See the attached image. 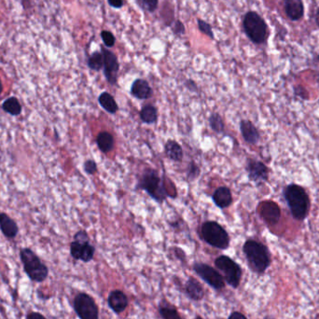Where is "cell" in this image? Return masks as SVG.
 Listing matches in <instances>:
<instances>
[{
	"label": "cell",
	"mask_w": 319,
	"mask_h": 319,
	"mask_svg": "<svg viewBox=\"0 0 319 319\" xmlns=\"http://www.w3.org/2000/svg\"><path fill=\"white\" fill-rule=\"evenodd\" d=\"M245 170L250 181L258 186L269 179V169L262 162L255 159H248L246 162Z\"/></svg>",
	"instance_id": "obj_11"
},
{
	"label": "cell",
	"mask_w": 319,
	"mask_h": 319,
	"mask_svg": "<svg viewBox=\"0 0 319 319\" xmlns=\"http://www.w3.org/2000/svg\"><path fill=\"white\" fill-rule=\"evenodd\" d=\"M96 143L98 149L101 150L103 153L110 152L114 148V139L111 134L107 132H101L97 135Z\"/></svg>",
	"instance_id": "obj_22"
},
{
	"label": "cell",
	"mask_w": 319,
	"mask_h": 319,
	"mask_svg": "<svg viewBox=\"0 0 319 319\" xmlns=\"http://www.w3.org/2000/svg\"><path fill=\"white\" fill-rule=\"evenodd\" d=\"M84 171L88 175H94L97 171V165L94 160H87L84 163Z\"/></svg>",
	"instance_id": "obj_32"
},
{
	"label": "cell",
	"mask_w": 319,
	"mask_h": 319,
	"mask_svg": "<svg viewBox=\"0 0 319 319\" xmlns=\"http://www.w3.org/2000/svg\"><path fill=\"white\" fill-rule=\"evenodd\" d=\"M284 198L293 218L303 221L308 216L310 199L305 189L297 184H289L284 190Z\"/></svg>",
	"instance_id": "obj_1"
},
{
	"label": "cell",
	"mask_w": 319,
	"mask_h": 319,
	"mask_svg": "<svg viewBox=\"0 0 319 319\" xmlns=\"http://www.w3.org/2000/svg\"><path fill=\"white\" fill-rule=\"evenodd\" d=\"M88 66L94 71H100L104 66V56L100 52H96L88 59Z\"/></svg>",
	"instance_id": "obj_25"
},
{
	"label": "cell",
	"mask_w": 319,
	"mask_h": 319,
	"mask_svg": "<svg viewBox=\"0 0 319 319\" xmlns=\"http://www.w3.org/2000/svg\"><path fill=\"white\" fill-rule=\"evenodd\" d=\"M209 125L212 128L213 131L216 133H223L225 125H224L223 120L221 116L218 113H213L209 117Z\"/></svg>",
	"instance_id": "obj_26"
},
{
	"label": "cell",
	"mask_w": 319,
	"mask_h": 319,
	"mask_svg": "<svg viewBox=\"0 0 319 319\" xmlns=\"http://www.w3.org/2000/svg\"><path fill=\"white\" fill-rule=\"evenodd\" d=\"M131 95L139 100H147L153 95V90L147 80L138 79L131 86Z\"/></svg>",
	"instance_id": "obj_14"
},
{
	"label": "cell",
	"mask_w": 319,
	"mask_h": 319,
	"mask_svg": "<svg viewBox=\"0 0 319 319\" xmlns=\"http://www.w3.org/2000/svg\"><path fill=\"white\" fill-rule=\"evenodd\" d=\"M259 213L266 223L270 225L277 224L281 218V210L277 202L265 201L260 203Z\"/></svg>",
	"instance_id": "obj_12"
},
{
	"label": "cell",
	"mask_w": 319,
	"mask_h": 319,
	"mask_svg": "<svg viewBox=\"0 0 319 319\" xmlns=\"http://www.w3.org/2000/svg\"><path fill=\"white\" fill-rule=\"evenodd\" d=\"M138 187L147 192L156 202H164L168 195L165 184L161 179L159 174L153 169L145 171L143 176H141L139 180Z\"/></svg>",
	"instance_id": "obj_4"
},
{
	"label": "cell",
	"mask_w": 319,
	"mask_h": 319,
	"mask_svg": "<svg viewBox=\"0 0 319 319\" xmlns=\"http://www.w3.org/2000/svg\"><path fill=\"white\" fill-rule=\"evenodd\" d=\"M315 21H316V25L319 27V9L318 11H316V14H315Z\"/></svg>",
	"instance_id": "obj_40"
},
{
	"label": "cell",
	"mask_w": 319,
	"mask_h": 319,
	"mask_svg": "<svg viewBox=\"0 0 319 319\" xmlns=\"http://www.w3.org/2000/svg\"><path fill=\"white\" fill-rule=\"evenodd\" d=\"M318 59H319V55H318Z\"/></svg>",
	"instance_id": "obj_44"
},
{
	"label": "cell",
	"mask_w": 319,
	"mask_h": 319,
	"mask_svg": "<svg viewBox=\"0 0 319 319\" xmlns=\"http://www.w3.org/2000/svg\"><path fill=\"white\" fill-rule=\"evenodd\" d=\"M102 53L104 56V74L107 82L110 85H115L117 83L118 72L120 70V64L115 53L107 49L101 47Z\"/></svg>",
	"instance_id": "obj_10"
},
{
	"label": "cell",
	"mask_w": 319,
	"mask_h": 319,
	"mask_svg": "<svg viewBox=\"0 0 319 319\" xmlns=\"http://www.w3.org/2000/svg\"><path fill=\"white\" fill-rule=\"evenodd\" d=\"M140 119L144 123H147V124L156 123L158 119L157 108L152 105H146L143 106L140 111Z\"/></svg>",
	"instance_id": "obj_24"
},
{
	"label": "cell",
	"mask_w": 319,
	"mask_h": 319,
	"mask_svg": "<svg viewBox=\"0 0 319 319\" xmlns=\"http://www.w3.org/2000/svg\"><path fill=\"white\" fill-rule=\"evenodd\" d=\"M213 202L220 209L229 208L233 202V195L228 187H219L213 193Z\"/></svg>",
	"instance_id": "obj_16"
},
{
	"label": "cell",
	"mask_w": 319,
	"mask_h": 319,
	"mask_svg": "<svg viewBox=\"0 0 319 319\" xmlns=\"http://www.w3.org/2000/svg\"><path fill=\"white\" fill-rule=\"evenodd\" d=\"M139 8L147 12H154L158 9L159 0H136Z\"/></svg>",
	"instance_id": "obj_28"
},
{
	"label": "cell",
	"mask_w": 319,
	"mask_h": 319,
	"mask_svg": "<svg viewBox=\"0 0 319 319\" xmlns=\"http://www.w3.org/2000/svg\"><path fill=\"white\" fill-rule=\"evenodd\" d=\"M186 292L190 298L194 301H200L203 298V289L202 285L196 279L191 277L186 283Z\"/></svg>",
	"instance_id": "obj_20"
},
{
	"label": "cell",
	"mask_w": 319,
	"mask_h": 319,
	"mask_svg": "<svg viewBox=\"0 0 319 319\" xmlns=\"http://www.w3.org/2000/svg\"><path fill=\"white\" fill-rule=\"evenodd\" d=\"M285 10L287 16L292 21H298L303 15V4L302 0H285Z\"/></svg>",
	"instance_id": "obj_18"
},
{
	"label": "cell",
	"mask_w": 319,
	"mask_h": 319,
	"mask_svg": "<svg viewBox=\"0 0 319 319\" xmlns=\"http://www.w3.org/2000/svg\"><path fill=\"white\" fill-rule=\"evenodd\" d=\"M109 6L115 9H121L123 6V0H107Z\"/></svg>",
	"instance_id": "obj_36"
},
{
	"label": "cell",
	"mask_w": 319,
	"mask_h": 319,
	"mask_svg": "<svg viewBox=\"0 0 319 319\" xmlns=\"http://www.w3.org/2000/svg\"><path fill=\"white\" fill-rule=\"evenodd\" d=\"M107 303H108L109 307L116 314H121L125 309L127 308L128 299L123 291L113 290L107 298Z\"/></svg>",
	"instance_id": "obj_15"
},
{
	"label": "cell",
	"mask_w": 319,
	"mask_h": 319,
	"mask_svg": "<svg viewBox=\"0 0 319 319\" xmlns=\"http://www.w3.org/2000/svg\"><path fill=\"white\" fill-rule=\"evenodd\" d=\"M197 275L215 289L220 290L225 286L224 278L217 270L204 263H195L193 266Z\"/></svg>",
	"instance_id": "obj_9"
},
{
	"label": "cell",
	"mask_w": 319,
	"mask_h": 319,
	"mask_svg": "<svg viewBox=\"0 0 319 319\" xmlns=\"http://www.w3.org/2000/svg\"><path fill=\"white\" fill-rule=\"evenodd\" d=\"M27 319H47L43 314L37 312H31L27 314Z\"/></svg>",
	"instance_id": "obj_37"
},
{
	"label": "cell",
	"mask_w": 319,
	"mask_h": 319,
	"mask_svg": "<svg viewBox=\"0 0 319 319\" xmlns=\"http://www.w3.org/2000/svg\"><path fill=\"white\" fill-rule=\"evenodd\" d=\"M160 314L163 319H181L180 315L176 309L171 306H161L159 309Z\"/></svg>",
	"instance_id": "obj_29"
},
{
	"label": "cell",
	"mask_w": 319,
	"mask_h": 319,
	"mask_svg": "<svg viewBox=\"0 0 319 319\" xmlns=\"http://www.w3.org/2000/svg\"><path fill=\"white\" fill-rule=\"evenodd\" d=\"M172 29H173V32L175 33L176 36H181V35L185 34V27L182 24V21H179V20L174 22Z\"/></svg>",
	"instance_id": "obj_33"
},
{
	"label": "cell",
	"mask_w": 319,
	"mask_h": 319,
	"mask_svg": "<svg viewBox=\"0 0 319 319\" xmlns=\"http://www.w3.org/2000/svg\"><path fill=\"white\" fill-rule=\"evenodd\" d=\"M215 265L222 272L224 280L228 285L234 288L239 286L242 270L234 260H232L228 256H219L215 261Z\"/></svg>",
	"instance_id": "obj_7"
},
{
	"label": "cell",
	"mask_w": 319,
	"mask_h": 319,
	"mask_svg": "<svg viewBox=\"0 0 319 319\" xmlns=\"http://www.w3.org/2000/svg\"><path fill=\"white\" fill-rule=\"evenodd\" d=\"M185 85H186L187 88H188L189 90H192V92H195V90H197L196 84H195L192 80H187Z\"/></svg>",
	"instance_id": "obj_38"
},
{
	"label": "cell",
	"mask_w": 319,
	"mask_h": 319,
	"mask_svg": "<svg viewBox=\"0 0 319 319\" xmlns=\"http://www.w3.org/2000/svg\"><path fill=\"white\" fill-rule=\"evenodd\" d=\"M102 40L104 44L106 45L107 48H111L115 45L116 38L114 37V35L110 31L107 30H103L101 32Z\"/></svg>",
	"instance_id": "obj_30"
},
{
	"label": "cell",
	"mask_w": 319,
	"mask_h": 319,
	"mask_svg": "<svg viewBox=\"0 0 319 319\" xmlns=\"http://www.w3.org/2000/svg\"><path fill=\"white\" fill-rule=\"evenodd\" d=\"M20 259L27 277L34 282L41 283L47 278L49 269L31 248L20 250Z\"/></svg>",
	"instance_id": "obj_3"
},
{
	"label": "cell",
	"mask_w": 319,
	"mask_h": 319,
	"mask_svg": "<svg viewBox=\"0 0 319 319\" xmlns=\"http://www.w3.org/2000/svg\"><path fill=\"white\" fill-rule=\"evenodd\" d=\"M243 27L246 36L256 44L264 42L267 38V25L255 11H248L243 21Z\"/></svg>",
	"instance_id": "obj_6"
},
{
	"label": "cell",
	"mask_w": 319,
	"mask_h": 319,
	"mask_svg": "<svg viewBox=\"0 0 319 319\" xmlns=\"http://www.w3.org/2000/svg\"><path fill=\"white\" fill-rule=\"evenodd\" d=\"M166 156L175 162H180L183 159V149L180 145L175 140H168L165 145Z\"/></svg>",
	"instance_id": "obj_19"
},
{
	"label": "cell",
	"mask_w": 319,
	"mask_h": 319,
	"mask_svg": "<svg viewBox=\"0 0 319 319\" xmlns=\"http://www.w3.org/2000/svg\"><path fill=\"white\" fill-rule=\"evenodd\" d=\"M202 239L208 245L218 249H227L230 245V236L226 230L216 221H207L201 229Z\"/></svg>",
	"instance_id": "obj_5"
},
{
	"label": "cell",
	"mask_w": 319,
	"mask_h": 319,
	"mask_svg": "<svg viewBox=\"0 0 319 319\" xmlns=\"http://www.w3.org/2000/svg\"><path fill=\"white\" fill-rule=\"evenodd\" d=\"M95 246L90 245V243H85L81 247V252H80V261L83 262H89L93 260L94 256H95Z\"/></svg>",
	"instance_id": "obj_27"
},
{
	"label": "cell",
	"mask_w": 319,
	"mask_h": 319,
	"mask_svg": "<svg viewBox=\"0 0 319 319\" xmlns=\"http://www.w3.org/2000/svg\"><path fill=\"white\" fill-rule=\"evenodd\" d=\"M74 309L80 319H98V307L95 300L86 293H80L74 300Z\"/></svg>",
	"instance_id": "obj_8"
},
{
	"label": "cell",
	"mask_w": 319,
	"mask_h": 319,
	"mask_svg": "<svg viewBox=\"0 0 319 319\" xmlns=\"http://www.w3.org/2000/svg\"><path fill=\"white\" fill-rule=\"evenodd\" d=\"M0 230L4 236L9 239L15 238L19 232V228L14 219L5 213H0Z\"/></svg>",
	"instance_id": "obj_17"
},
{
	"label": "cell",
	"mask_w": 319,
	"mask_h": 319,
	"mask_svg": "<svg viewBox=\"0 0 319 319\" xmlns=\"http://www.w3.org/2000/svg\"><path fill=\"white\" fill-rule=\"evenodd\" d=\"M98 102L100 104V106L106 110V112L110 113V114H115L119 109L117 102L115 100V98L109 94L104 92L98 97Z\"/></svg>",
	"instance_id": "obj_21"
},
{
	"label": "cell",
	"mask_w": 319,
	"mask_h": 319,
	"mask_svg": "<svg viewBox=\"0 0 319 319\" xmlns=\"http://www.w3.org/2000/svg\"><path fill=\"white\" fill-rule=\"evenodd\" d=\"M243 251L253 271L262 274L271 263V255L266 245L256 240H247L244 244Z\"/></svg>",
	"instance_id": "obj_2"
},
{
	"label": "cell",
	"mask_w": 319,
	"mask_h": 319,
	"mask_svg": "<svg viewBox=\"0 0 319 319\" xmlns=\"http://www.w3.org/2000/svg\"><path fill=\"white\" fill-rule=\"evenodd\" d=\"M195 319H202V317H200V316H197V317H195Z\"/></svg>",
	"instance_id": "obj_42"
},
{
	"label": "cell",
	"mask_w": 319,
	"mask_h": 319,
	"mask_svg": "<svg viewBox=\"0 0 319 319\" xmlns=\"http://www.w3.org/2000/svg\"><path fill=\"white\" fill-rule=\"evenodd\" d=\"M198 27L200 29L201 32L203 33L204 35H207L210 38L214 39V33H213L212 27L206 21H202L201 19L198 20Z\"/></svg>",
	"instance_id": "obj_31"
},
{
	"label": "cell",
	"mask_w": 319,
	"mask_h": 319,
	"mask_svg": "<svg viewBox=\"0 0 319 319\" xmlns=\"http://www.w3.org/2000/svg\"><path fill=\"white\" fill-rule=\"evenodd\" d=\"M2 109L6 112L11 114V116H19L21 113V105L16 97L11 96L2 104Z\"/></svg>",
	"instance_id": "obj_23"
},
{
	"label": "cell",
	"mask_w": 319,
	"mask_h": 319,
	"mask_svg": "<svg viewBox=\"0 0 319 319\" xmlns=\"http://www.w3.org/2000/svg\"><path fill=\"white\" fill-rule=\"evenodd\" d=\"M74 240L80 243H89V236L85 231H80L74 235Z\"/></svg>",
	"instance_id": "obj_34"
},
{
	"label": "cell",
	"mask_w": 319,
	"mask_h": 319,
	"mask_svg": "<svg viewBox=\"0 0 319 319\" xmlns=\"http://www.w3.org/2000/svg\"><path fill=\"white\" fill-rule=\"evenodd\" d=\"M199 167L196 165H194L193 163L191 164V165L189 166V172H188V176L190 179H195L197 176H199Z\"/></svg>",
	"instance_id": "obj_35"
},
{
	"label": "cell",
	"mask_w": 319,
	"mask_h": 319,
	"mask_svg": "<svg viewBox=\"0 0 319 319\" xmlns=\"http://www.w3.org/2000/svg\"><path fill=\"white\" fill-rule=\"evenodd\" d=\"M2 90H3V84H2V81H1V79H0V95H1Z\"/></svg>",
	"instance_id": "obj_41"
},
{
	"label": "cell",
	"mask_w": 319,
	"mask_h": 319,
	"mask_svg": "<svg viewBox=\"0 0 319 319\" xmlns=\"http://www.w3.org/2000/svg\"><path fill=\"white\" fill-rule=\"evenodd\" d=\"M229 319H247L245 315L241 314L239 312H234L233 314L230 315Z\"/></svg>",
	"instance_id": "obj_39"
},
{
	"label": "cell",
	"mask_w": 319,
	"mask_h": 319,
	"mask_svg": "<svg viewBox=\"0 0 319 319\" xmlns=\"http://www.w3.org/2000/svg\"><path fill=\"white\" fill-rule=\"evenodd\" d=\"M240 131L245 142L249 145H256L261 139V134L252 122L243 120L240 123Z\"/></svg>",
	"instance_id": "obj_13"
},
{
	"label": "cell",
	"mask_w": 319,
	"mask_h": 319,
	"mask_svg": "<svg viewBox=\"0 0 319 319\" xmlns=\"http://www.w3.org/2000/svg\"><path fill=\"white\" fill-rule=\"evenodd\" d=\"M265 319H271V318H265Z\"/></svg>",
	"instance_id": "obj_43"
}]
</instances>
